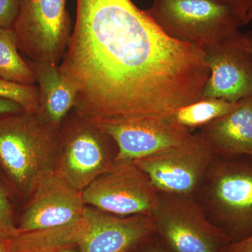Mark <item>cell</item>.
<instances>
[{
    "label": "cell",
    "instance_id": "cell-10",
    "mask_svg": "<svg viewBox=\"0 0 252 252\" xmlns=\"http://www.w3.org/2000/svg\"><path fill=\"white\" fill-rule=\"evenodd\" d=\"M203 51L210 76L202 97L234 103L252 96V51L245 34L236 31Z\"/></svg>",
    "mask_w": 252,
    "mask_h": 252
},
{
    "label": "cell",
    "instance_id": "cell-4",
    "mask_svg": "<svg viewBox=\"0 0 252 252\" xmlns=\"http://www.w3.org/2000/svg\"><path fill=\"white\" fill-rule=\"evenodd\" d=\"M117 155L112 137L73 109L60 130L54 172L73 188L83 191L114 166Z\"/></svg>",
    "mask_w": 252,
    "mask_h": 252
},
{
    "label": "cell",
    "instance_id": "cell-16",
    "mask_svg": "<svg viewBox=\"0 0 252 252\" xmlns=\"http://www.w3.org/2000/svg\"><path fill=\"white\" fill-rule=\"evenodd\" d=\"M0 78L24 85H34L36 74L18 49L14 31L0 28Z\"/></svg>",
    "mask_w": 252,
    "mask_h": 252
},
{
    "label": "cell",
    "instance_id": "cell-13",
    "mask_svg": "<svg viewBox=\"0 0 252 252\" xmlns=\"http://www.w3.org/2000/svg\"><path fill=\"white\" fill-rule=\"evenodd\" d=\"M88 223L79 252H137L156 233L152 215L120 217L86 206Z\"/></svg>",
    "mask_w": 252,
    "mask_h": 252
},
{
    "label": "cell",
    "instance_id": "cell-15",
    "mask_svg": "<svg viewBox=\"0 0 252 252\" xmlns=\"http://www.w3.org/2000/svg\"><path fill=\"white\" fill-rule=\"evenodd\" d=\"M39 84L41 117L61 128L64 119L77 102V94L72 84L63 76L59 64L30 62Z\"/></svg>",
    "mask_w": 252,
    "mask_h": 252
},
{
    "label": "cell",
    "instance_id": "cell-6",
    "mask_svg": "<svg viewBox=\"0 0 252 252\" xmlns=\"http://www.w3.org/2000/svg\"><path fill=\"white\" fill-rule=\"evenodd\" d=\"M152 217L156 235L171 252H221L232 242L195 197L160 192Z\"/></svg>",
    "mask_w": 252,
    "mask_h": 252
},
{
    "label": "cell",
    "instance_id": "cell-24",
    "mask_svg": "<svg viewBox=\"0 0 252 252\" xmlns=\"http://www.w3.org/2000/svg\"><path fill=\"white\" fill-rule=\"evenodd\" d=\"M25 112L21 105L13 101L0 98V117Z\"/></svg>",
    "mask_w": 252,
    "mask_h": 252
},
{
    "label": "cell",
    "instance_id": "cell-21",
    "mask_svg": "<svg viewBox=\"0 0 252 252\" xmlns=\"http://www.w3.org/2000/svg\"><path fill=\"white\" fill-rule=\"evenodd\" d=\"M228 6L235 13L244 24L252 21V0H212Z\"/></svg>",
    "mask_w": 252,
    "mask_h": 252
},
{
    "label": "cell",
    "instance_id": "cell-17",
    "mask_svg": "<svg viewBox=\"0 0 252 252\" xmlns=\"http://www.w3.org/2000/svg\"><path fill=\"white\" fill-rule=\"evenodd\" d=\"M234 104L221 98L203 97L177 109L173 118L179 124L190 131L201 128L225 115L233 108Z\"/></svg>",
    "mask_w": 252,
    "mask_h": 252
},
{
    "label": "cell",
    "instance_id": "cell-1",
    "mask_svg": "<svg viewBox=\"0 0 252 252\" xmlns=\"http://www.w3.org/2000/svg\"><path fill=\"white\" fill-rule=\"evenodd\" d=\"M60 69L91 122L173 117L199 100L210 76L203 50L167 35L131 0H76Z\"/></svg>",
    "mask_w": 252,
    "mask_h": 252
},
{
    "label": "cell",
    "instance_id": "cell-26",
    "mask_svg": "<svg viewBox=\"0 0 252 252\" xmlns=\"http://www.w3.org/2000/svg\"><path fill=\"white\" fill-rule=\"evenodd\" d=\"M0 252H8L6 245V239L0 238Z\"/></svg>",
    "mask_w": 252,
    "mask_h": 252
},
{
    "label": "cell",
    "instance_id": "cell-11",
    "mask_svg": "<svg viewBox=\"0 0 252 252\" xmlns=\"http://www.w3.org/2000/svg\"><path fill=\"white\" fill-rule=\"evenodd\" d=\"M91 122L108 134L115 142L117 147L115 163L135 161L184 143L193 135L191 131L176 122L173 117Z\"/></svg>",
    "mask_w": 252,
    "mask_h": 252
},
{
    "label": "cell",
    "instance_id": "cell-8",
    "mask_svg": "<svg viewBox=\"0 0 252 252\" xmlns=\"http://www.w3.org/2000/svg\"><path fill=\"white\" fill-rule=\"evenodd\" d=\"M215 155L200 134L134 161L160 193L195 197Z\"/></svg>",
    "mask_w": 252,
    "mask_h": 252
},
{
    "label": "cell",
    "instance_id": "cell-3",
    "mask_svg": "<svg viewBox=\"0 0 252 252\" xmlns=\"http://www.w3.org/2000/svg\"><path fill=\"white\" fill-rule=\"evenodd\" d=\"M195 198L232 242L252 233V157H214Z\"/></svg>",
    "mask_w": 252,
    "mask_h": 252
},
{
    "label": "cell",
    "instance_id": "cell-23",
    "mask_svg": "<svg viewBox=\"0 0 252 252\" xmlns=\"http://www.w3.org/2000/svg\"><path fill=\"white\" fill-rule=\"evenodd\" d=\"M137 252H171L162 243L160 238L157 235L154 234L150 237L139 248Z\"/></svg>",
    "mask_w": 252,
    "mask_h": 252
},
{
    "label": "cell",
    "instance_id": "cell-2",
    "mask_svg": "<svg viewBox=\"0 0 252 252\" xmlns=\"http://www.w3.org/2000/svg\"><path fill=\"white\" fill-rule=\"evenodd\" d=\"M60 130L39 113L0 117V168L21 198H29L41 179L54 172Z\"/></svg>",
    "mask_w": 252,
    "mask_h": 252
},
{
    "label": "cell",
    "instance_id": "cell-27",
    "mask_svg": "<svg viewBox=\"0 0 252 252\" xmlns=\"http://www.w3.org/2000/svg\"><path fill=\"white\" fill-rule=\"evenodd\" d=\"M245 36H246L247 39H248L249 43V45H250L252 51V31L247 32L246 34H245Z\"/></svg>",
    "mask_w": 252,
    "mask_h": 252
},
{
    "label": "cell",
    "instance_id": "cell-20",
    "mask_svg": "<svg viewBox=\"0 0 252 252\" xmlns=\"http://www.w3.org/2000/svg\"><path fill=\"white\" fill-rule=\"evenodd\" d=\"M22 0H0V28L11 29L21 8Z\"/></svg>",
    "mask_w": 252,
    "mask_h": 252
},
{
    "label": "cell",
    "instance_id": "cell-5",
    "mask_svg": "<svg viewBox=\"0 0 252 252\" xmlns=\"http://www.w3.org/2000/svg\"><path fill=\"white\" fill-rule=\"evenodd\" d=\"M146 11L167 35L203 51L245 26L230 8L212 0H154Z\"/></svg>",
    "mask_w": 252,
    "mask_h": 252
},
{
    "label": "cell",
    "instance_id": "cell-22",
    "mask_svg": "<svg viewBox=\"0 0 252 252\" xmlns=\"http://www.w3.org/2000/svg\"><path fill=\"white\" fill-rule=\"evenodd\" d=\"M221 252H252V233L239 241L225 245Z\"/></svg>",
    "mask_w": 252,
    "mask_h": 252
},
{
    "label": "cell",
    "instance_id": "cell-14",
    "mask_svg": "<svg viewBox=\"0 0 252 252\" xmlns=\"http://www.w3.org/2000/svg\"><path fill=\"white\" fill-rule=\"evenodd\" d=\"M198 133L215 157H252V96L237 101Z\"/></svg>",
    "mask_w": 252,
    "mask_h": 252
},
{
    "label": "cell",
    "instance_id": "cell-25",
    "mask_svg": "<svg viewBox=\"0 0 252 252\" xmlns=\"http://www.w3.org/2000/svg\"><path fill=\"white\" fill-rule=\"evenodd\" d=\"M47 252H79V247L75 245V246L66 247V248L58 249V250Z\"/></svg>",
    "mask_w": 252,
    "mask_h": 252
},
{
    "label": "cell",
    "instance_id": "cell-7",
    "mask_svg": "<svg viewBox=\"0 0 252 252\" xmlns=\"http://www.w3.org/2000/svg\"><path fill=\"white\" fill-rule=\"evenodd\" d=\"M67 0H22L11 29L20 52L33 63L59 64L72 34Z\"/></svg>",
    "mask_w": 252,
    "mask_h": 252
},
{
    "label": "cell",
    "instance_id": "cell-18",
    "mask_svg": "<svg viewBox=\"0 0 252 252\" xmlns=\"http://www.w3.org/2000/svg\"><path fill=\"white\" fill-rule=\"evenodd\" d=\"M0 98L16 102L26 112L39 113L40 110L39 89L34 85H24L0 78Z\"/></svg>",
    "mask_w": 252,
    "mask_h": 252
},
{
    "label": "cell",
    "instance_id": "cell-9",
    "mask_svg": "<svg viewBox=\"0 0 252 252\" xmlns=\"http://www.w3.org/2000/svg\"><path fill=\"white\" fill-rule=\"evenodd\" d=\"M88 206L120 217L152 215L160 192L133 162L115 163L82 191Z\"/></svg>",
    "mask_w": 252,
    "mask_h": 252
},
{
    "label": "cell",
    "instance_id": "cell-28",
    "mask_svg": "<svg viewBox=\"0 0 252 252\" xmlns=\"http://www.w3.org/2000/svg\"><path fill=\"white\" fill-rule=\"evenodd\" d=\"M0 178H1V174H0Z\"/></svg>",
    "mask_w": 252,
    "mask_h": 252
},
{
    "label": "cell",
    "instance_id": "cell-12",
    "mask_svg": "<svg viewBox=\"0 0 252 252\" xmlns=\"http://www.w3.org/2000/svg\"><path fill=\"white\" fill-rule=\"evenodd\" d=\"M87 206L82 191L55 172L41 179L28 198L20 217V232L56 228L81 220Z\"/></svg>",
    "mask_w": 252,
    "mask_h": 252
},
{
    "label": "cell",
    "instance_id": "cell-19",
    "mask_svg": "<svg viewBox=\"0 0 252 252\" xmlns=\"http://www.w3.org/2000/svg\"><path fill=\"white\" fill-rule=\"evenodd\" d=\"M9 186L0 180V238L8 239L19 233L14 220V212Z\"/></svg>",
    "mask_w": 252,
    "mask_h": 252
}]
</instances>
